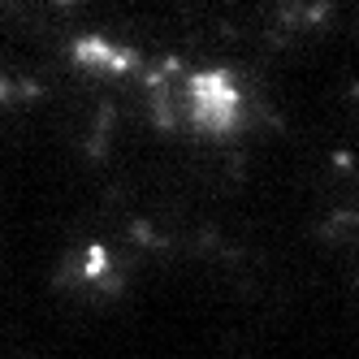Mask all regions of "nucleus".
Wrapping results in <instances>:
<instances>
[{
  "instance_id": "nucleus-1",
  "label": "nucleus",
  "mask_w": 359,
  "mask_h": 359,
  "mask_svg": "<svg viewBox=\"0 0 359 359\" xmlns=\"http://www.w3.org/2000/svg\"><path fill=\"white\" fill-rule=\"evenodd\" d=\"M177 113L203 135H229L243 121V91L225 69H203L177 87Z\"/></svg>"
},
{
  "instance_id": "nucleus-2",
  "label": "nucleus",
  "mask_w": 359,
  "mask_h": 359,
  "mask_svg": "<svg viewBox=\"0 0 359 359\" xmlns=\"http://www.w3.org/2000/svg\"><path fill=\"white\" fill-rule=\"evenodd\" d=\"M74 61L83 69H100V74H126L135 69V53L109 43V39H79L74 43Z\"/></svg>"
},
{
  "instance_id": "nucleus-3",
  "label": "nucleus",
  "mask_w": 359,
  "mask_h": 359,
  "mask_svg": "<svg viewBox=\"0 0 359 359\" xmlns=\"http://www.w3.org/2000/svg\"><path fill=\"white\" fill-rule=\"evenodd\" d=\"M79 264H83V273L95 281V286H113V260H109V255L100 251V247H91Z\"/></svg>"
}]
</instances>
